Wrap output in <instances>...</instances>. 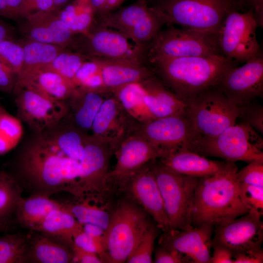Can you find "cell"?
Listing matches in <instances>:
<instances>
[{
  "label": "cell",
  "mask_w": 263,
  "mask_h": 263,
  "mask_svg": "<svg viewBox=\"0 0 263 263\" xmlns=\"http://www.w3.org/2000/svg\"><path fill=\"white\" fill-rule=\"evenodd\" d=\"M22 0H0V15L9 19H19Z\"/></svg>",
  "instance_id": "49"
},
{
  "label": "cell",
  "mask_w": 263,
  "mask_h": 263,
  "mask_svg": "<svg viewBox=\"0 0 263 263\" xmlns=\"http://www.w3.org/2000/svg\"><path fill=\"white\" fill-rule=\"evenodd\" d=\"M89 133L65 118L31 135L15 156L8 170L23 191L51 197L61 192L83 197L86 144Z\"/></svg>",
  "instance_id": "1"
},
{
  "label": "cell",
  "mask_w": 263,
  "mask_h": 263,
  "mask_svg": "<svg viewBox=\"0 0 263 263\" xmlns=\"http://www.w3.org/2000/svg\"><path fill=\"white\" fill-rule=\"evenodd\" d=\"M28 236L19 233L0 236V263H25Z\"/></svg>",
  "instance_id": "35"
},
{
  "label": "cell",
  "mask_w": 263,
  "mask_h": 263,
  "mask_svg": "<svg viewBox=\"0 0 263 263\" xmlns=\"http://www.w3.org/2000/svg\"><path fill=\"white\" fill-rule=\"evenodd\" d=\"M56 13L60 19L75 35L85 34L94 22L91 0H74Z\"/></svg>",
  "instance_id": "31"
},
{
  "label": "cell",
  "mask_w": 263,
  "mask_h": 263,
  "mask_svg": "<svg viewBox=\"0 0 263 263\" xmlns=\"http://www.w3.org/2000/svg\"><path fill=\"white\" fill-rule=\"evenodd\" d=\"M74 245L84 250L101 255L102 244L85 233L83 230L76 232L73 236Z\"/></svg>",
  "instance_id": "46"
},
{
  "label": "cell",
  "mask_w": 263,
  "mask_h": 263,
  "mask_svg": "<svg viewBox=\"0 0 263 263\" xmlns=\"http://www.w3.org/2000/svg\"><path fill=\"white\" fill-rule=\"evenodd\" d=\"M111 94L124 110L137 121L146 122L154 119L145 104L144 91L139 82L122 86L113 90Z\"/></svg>",
  "instance_id": "33"
},
{
  "label": "cell",
  "mask_w": 263,
  "mask_h": 263,
  "mask_svg": "<svg viewBox=\"0 0 263 263\" xmlns=\"http://www.w3.org/2000/svg\"><path fill=\"white\" fill-rule=\"evenodd\" d=\"M237 171L234 162H226L215 173L199 179L191 213L192 226L207 223L214 225L249 211L239 195Z\"/></svg>",
  "instance_id": "2"
},
{
  "label": "cell",
  "mask_w": 263,
  "mask_h": 263,
  "mask_svg": "<svg viewBox=\"0 0 263 263\" xmlns=\"http://www.w3.org/2000/svg\"><path fill=\"white\" fill-rule=\"evenodd\" d=\"M160 229L151 224L142 239L128 258L127 263H153L154 243Z\"/></svg>",
  "instance_id": "39"
},
{
  "label": "cell",
  "mask_w": 263,
  "mask_h": 263,
  "mask_svg": "<svg viewBox=\"0 0 263 263\" xmlns=\"http://www.w3.org/2000/svg\"><path fill=\"white\" fill-rule=\"evenodd\" d=\"M91 57L99 65L103 85L109 94L122 86L139 83L155 75L151 67L139 60Z\"/></svg>",
  "instance_id": "21"
},
{
  "label": "cell",
  "mask_w": 263,
  "mask_h": 263,
  "mask_svg": "<svg viewBox=\"0 0 263 263\" xmlns=\"http://www.w3.org/2000/svg\"><path fill=\"white\" fill-rule=\"evenodd\" d=\"M19 88L32 90L53 100L66 101L76 87L71 80L44 67L19 75L14 90Z\"/></svg>",
  "instance_id": "22"
},
{
  "label": "cell",
  "mask_w": 263,
  "mask_h": 263,
  "mask_svg": "<svg viewBox=\"0 0 263 263\" xmlns=\"http://www.w3.org/2000/svg\"><path fill=\"white\" fill-rule=\"evenodd\" d=\"M138 122L110 94L104 99L94 118L91 134L111 143L115 151L120 142L135 131Z\"/></svg>",
  "instance_id": "19"
},
{
  "label": "cell",
  "mask_w": 263,
  "mask_h": 263,
  "mask_svg": "<svg viewBox=\"0 0 263 263\" xmlns=\"http://www.w3.org/2000/svg\"><path fill=\"white\" fill-rule=\"evenodd\" d=\"M238 188L240 198L246 207L263 212V187L238 182Z\"/></svg>",
  "instance_id": "41"
},
{
  "label": "cell",
  "mask_w": 263,
  "mask_h": 263,
  "mask_svg": "<svg viewBox=\"0 0 263 263\" xmlns=\"http://www.w3.org/2000/svg\"><path fill=\"white\" fill-rule=\"evenodd\" d=\"M82 229V224L63 208L51 211L34 229L49 235L73 248V236Z\"/></svg>",
  "instance_id": "28"
},
{
  "label": "cell",
  "mask_w": 263,
  "mask_h": 263,
  "mask_svg": "<svg viewBox=\"0 0 263 263\" xmlns=\"http://www.w3.org/2000/svg\"><path fill=\"white\" fill-rule=\"evenodd\" d=\"M258 27L252 10L230 12L216 34L221 55L236 63L255 56L261 52L256 35Z\"/></svg>",
  "instance_id": "10"
},
{
  "label": "cell",
  "mask_w": 263,
  "mask_h": 263,
  "mask_svg": "<svg viewBox=\"0 0 263 263\" xmlns=\"http://www.w3.org/2000/svg\"><path fill=\"white\" fill-rule=\"evenodd\" d=\"M114 154L116 162L113 169L110 171L107 179L110 189L112 186L119 187L150 160L163 156L162 153L136 130L120 142Z\"/></svg>",
  "instance_id": "17"
},
{
  "label": "cell",
  "mask_w": 263,
  "mask_h": 263,
  "mask_svg": "<svg viewBox=\"0 0 263 263\" xmlns=\"http://www.w3.org/2000/svg\"><path fill=\"white\" fill-rule=\"evenodd\" d=\"M88 59V56L81 53L72 52L66 49L45 67L72 81L77 70Z\"/></svg>",
  "instance_id": "38"
},
{
  "label": "cell",
  "mask_w": 263,
  "mask_h": 263,
  "mask_svg": "<svg viewBox=\"0 0 263 263\" xmlns=\"http://www.w3.org/2000/svg\"><path fill=\"white\" fill-rule=\"evenodd\" d=\"M159 0H157L158 1H159Z\"/></svg>",
  "instance_id": "60"
},
{
  "label": "cell",
  "mask_w": 263,
  "mask_h": 263,
  "mask_svg": "<svg viewBox=\"0 0 263 263\" xmlns=\"http://www.w3.org/2000/svg\"><path fill=\"white\" fill-rule=\"evenodd\" d=\"M103 200L94 197H85L63 203V208L70 212L80 224H92L106 230L111 214L98 203Z\"/></svg>",
  "instance_id": "30"
},
{
  "label": "cell",
  "mask_w": 263,
  "mask_h": 263,
  "mask_svg": "<svg viewBox=\"0 0 263 263\" xmlns=\"http://www.w3.org/2000/svg\"><path fill=\"white\" fill-rule=\"evenodd\" d=\"M238 117L257 132L263 134V106L252 101L245 105L238 107Z\"/></svg>",
  "instance_id": "42"
},
{
  "label": "cell",
  "mask_w": 263,
  "mask_h": 263,
  "mask_svg": "<svg viewBox=\"0 0 263 263\" xmlns=\"http://www.w3.org/2000/svg\"><path fill=\"white\" fill-rule=\"evenodd\" d=\"M214 86L237 107L262 96L263 56L261 52L244 65L226 71Z\"/></svg>",
  "instance_id": "13"
},
{
  "label": "cell",
  "mask_w": 263,
  "mask_h": 263,
  "mask_svg": "<svg viewBox=\"0 0 263 263\" xmlns=\"http://www.w3.org/2000/svg\"><path fill=\"white\" fill-rule=\"evenodd\" d=\"M149 216L130 199L118 203L105 230L103 250L100 256L103 263L126 262L152 224Z\"/></svg>",
  "instance_id": "4"
},
{
  "label": "cell",
  "mask_w": 263,
  "mask_h": 263,
  "mask_svg": "<svg viewBox=\"0 0 263 263\" xmlns=\"http://www.w3.org/2000/svg\"><path fill=\"white\" fill-rule=\"evenodd\" d=\"M28 236L25 263H70L72 248L42 232L32 231Z\"/></svg>",
  "instance_id": "26"
},
{
  "label": "cell",
  "mask_w": 263,
  "mask_h": 263,
  "mask_svg": "<svg viewBox=\"0 0 263 263\" xmlns=\"http://www.w3.org/2000/svg\"><path fill=\"white\" fill-rule=\"evenodd\" d=\"M118 187L152 218L161 230L171 229L157 183L148 163Z\"/></svg>",
  "instance_id": "16"
},
{
  "label": "cell",
  "mask_w": 263,
  "mask_h": 263,
  "mask_svg": "<svg viewBox=\"0 0 263 263\" xmlns=\"http://www.w3.org/2000/svg\"><path fill=\"white\" fill-rule=\"evenodd\" d=\"M108 94L76 88L66 100L68 112L65 118L78 130L89 133L94 118Z\"/></svg>",
  "instance_id": "25"
},
{
  "label": "cell",
  "mask_w": 263,
  "mask_h": 263,
  "mask_svg": "<svg viewBox=\"0 0 263 263\" xmlns=\"http://www.w3.org/2000/svg\"><path fill=\"white\" fill-rule=\"evenodd\" d=\"M63 203L40 194H30L20 198L14 214L21 227L33 231L51 211L62 208Z\"/></svg>",
  "instance_id": "27"
},
{
  "label": "cell",
  "mask_w": 263,
  "mask_h": 263,
  "mask_svg": "<svg viewBox=\"0 0 263 263\" xmlns=\"http://www.w3.org/2000/svg\"><path fill=\"white\" fill-rule=\"evenodd\" d=\"M23 48L22 70L18 75L44 67L67 48L61 46L24 38L20 40Z\"/></svg>",
  "instance_id": "32"
},
{
  "label": "cell",
  "mask_w": 263,
  "mask_h": 263,
  "mask_svg": "<svg viewBox=\"0 0 263 263\" xmlns=\"http://www.w3.org/2000/svg\"><path fill=\"white\" fill-rule=\"evenodd\" d=\"M221 55L216 34L174 26L161 30L145 47L148 61Z\"/></svg>",
  "instance_id": "8"
},
{
  "label": "cell",
  "mask_w": 263,
  "mask_h": 263,
  "mask_svg": "<svg viewBox=\"0 0 263 263\" xmlns=\"http://www.w3.org/2000/svg\"><path fill=\"white\" fill-rule=\"evenodd\" d=\"M236 0H160L151 7L164 24L217 34Z\"/></svg>",
  "instance_id": "5"
},
{
  "label": "cell",
  "mask_w": 263,
  "mask_h": 263,
  "mask_svg": "<svg viewBox=\"0 0 263 263\" xmlns=\"http://www.w3.org/2000/svg\"><path fill=\"white\" fill-rule=\"evenodd\" d=\"M157 183L171 229L192 227L191 213L195 190L199 178L175 173L158 158L148 162Z\"/></svg>",
  "instance_id": "7"
},
{
  "label": "cell",
  "mask_w": 263,
  "mask_h": 263,
  "mask_svg": "<svg viewBox=\"0 0 263 263\" xmlns=\"http://www.w3.org/2000/svg\"><path fill=\"white\" fill-rule=\"evenodd\" d=\"M185 103L186 114L195 136V149L199 142L215 137L236 124L238 118V107L214 86L189 98Z\"/></svg>",
  "instance_id": "6"
},
{
  "label": "cell",
  "mask_w": 263,
  "mask_h": 263,
  "mask_svg": "<svg viewBox=\"0 0 263 263\" xmlns=\"http://www.w3.org/2000/svg\"><path fill=\"white\" fill-rule=\"evenodd\" d=\"M263 212L249 209L245 214L214 225L212 247L226 248L233 255L261 248L263 242Z\"/></svg>",
  "instance_id": "14"
},
{
  "label": "cell",
  "mask_w": 263,
  "mask_h": 263,
  "mask_svg": "<svg viewBox=\"0 0 263 263\" xmlns=\"http://www.w3.org/2000/svg\"><path fill=\"white\" fill-rule=\"evenodd\" d=\"M55 11L60 10L64 7L69 0H53Z\"/></svg>",
  "instance_id": "56"
},
{
  "label": "cell",
  "mask_w": 263,
  "mask_h": 263,
  "mask_svg": "<svg viewBox=\"0 0 263 263\" xmlns=\"http://www.w3.org/2000/svg\"><path fill=\"white\" fill-rule=\"evenodd\" d=\"M213 254L209 263H234L233 253L228 249L219 246H213Z\"/></svg>",
  "instance_id": "51"
},
{
  "label": "cell",
  "mask_w": 263,
  "mask_h": 263,
  "mask_svg": "<svg viewBox=\"0 0 263 263\" xmlns=\"http://www.w3.org/2000/svg\"><path fill=\"white\" fill-rule=\"evenodd\" d=\"M12 29L0 19V42L4 39L12 38Z\"/></svg>",
  "instance_id": "54"
},
{
  "label": "cell",
  "mask_w": 263,
  "mask_h": 263,
  "mask_svg": "<svg viewBox=\"0 0 263 263\" xmlns=\"http://www.w3.org/2000/svg\"><path fill=\"white\" fill-rule=\"evenodd\" d=\"M18 118L38 132L52 128L67 116L66 101L53 100L32 90L19 88L14 90Z\"/></svg>",
  "instance_id": "15"
},
{
  "label": "cell",
  "mask_w": 263,
  "mask_h": 263,
  "mask_svg": "<svg viewBox=\"0 0 263 263\" xmlns=\"http://www.w3.org/2000/svg\"><path fill=\"white\" fill-rule=\"evenodd\" d=\"M9 220L0 219V233L6 231L10 226Z\"/></svg>",
  "instance_id": "57"
},
{
  "label": "cell",
  "mask_w": 263,
  "mask_h": 263,
  "mask_svg": "<svg viewBox=\"0 0 263 263\" xmlns=\"http://www.w3.org/2000/svg\"><path fill=\"white\" fill-rule=\"evenodd\" d=\"M23 192L8 170H0V219L10 221Z\"/></svg>",
  "instance_id": "34"
},
{
  "label": "cell",
  "mask_w": 263,
  "mask_h": 263,
  "mask_svg": "<svg viewBox=\"0 0 263 263\" xmlns=\"http://www.w3.org/2000/svg\"><path fill=\"white\" fill-rule=\"evenodd\" d=\"M144 101L153 118L184 113L186 104L179 99L156 75L140 82Z\"/></svg>",
  "instance_id": "23"
},
{
  "label": "cell",
  "mask_w": 263,
  "mask_h": 263,
  "mask_svg": "<svg viewBox=\"0 0 263 263\" xmlns=\"http://www.w3.org/2000/svg\"><path fill=\"white\" fill-rule=\"evenodd\" d=\"M75 73L72 81L76 88L109 94L104 88L98 62L91 57Z\"/></svg>",
  "instance_id": "36"
},
{
  "label": "cell",
  "mask_w": 263,
  "mask_h": 263,
  "mask_svg": "<svg viewBox=\"0 0 263 263\" xmlns=\"http://www.w3.org/2000/svg\"><path fill=\"white\" fill-rule=\"evenodd\" d=\"M123 0L124 1V0Z\"/></svg>",
  "instance_id": "61"
},
{
  "label": "cell",
  "mask_w": 263,
  "mask_h": 263,
  "mask_svg": "<svg viewBox=\"0 0 263 263\" xmlns=\"http://www.w3.org/2000/svg\"><path fill=\"white\" fill-rule=\"evenodd\" d=\"M149 62L155 75L184 103L214 86L226 71L237 66L222 55L159 58Z\"/></svg>",
  "instance_id": "3"
},
{
  "label": "cell",
  "mask_w": 263,
  "mask_h": 263,
  "mask_svg": "<svg viewBox=\"0 0 263 263\" xmlns=\"http://www.w3.org/2000/svg\"><path fill=\"white\" fill-rule=\"evenodd\" d=\"M158 159L164 166L175 173L199 178L215 173L226 163L183 150L170 152Z\"/></svg>",
  "instance_id": "24"
},
{
  "label": "cell",
  "mask_w": 263,
  "mask_h": 263,
  "mask_svg": "<svg viewBox=\"0 0 263 263\" xmlns=\"http://www.w3.org/2000/svg\"><path fill=\"white\" fill-rule=\"evenodd\" d=\"M234 263H263L262 248L246 250L233 255Z\"/></svg>",
  "instance_id": "48"
},
{
  "label": "cell",
  "mask_w": 263,
  "mask_h": 263,
  "mask_svg": "<svg viewBox=\"0 0 263 263\" xmlns=\"http://www.w3.org/2000/svg\"><path fill=\"white\" fill-rule=\"evenodd\" d=\"M136 131L162 153V157L177 150L195 151V136L186 111L181 114L139 122Z\"/></svg>",
  "instance_id": "12"
},
{
  "label": "cell",
  "mask_w": 263,
  "mask_h": 263,
  "mask_svg": "<svg viewBox=\"0 0 263 263\" xmlns=\"http://www.w3.org/2000/svg\"><path fill=\"white\" fill-rule=\"evenodd\" d=\"M17 79V75L0 62V92H13Z\"/></svg>",
  "instance_id": "47"
},
{
  "label": "cell",
  "mask_w": 263,
  "mask_h": 263,
  "mask_svg": "<svg viewBox=\"0 0 263 263\" xmlns=\"http://www.w3.org/2000/svg\"><path fill=\"white\" fill-rule=\"evenodd\" d=\"M124 34L98 23L85 34L76 35L72 47L90 57L143 61L145 47L132 44Z\"/></svg>",
  "instance_id": "11"
},
{
  "label": "cell",
  "mask_w": 263,
  "mask_h": 263,
  "mask_svg": "<svg viewBox=\"0 0 263 263\" xmlns=\"http://www.w3.org/2000/svg\"><path fill=\"white\" fill-rule=\"evenodd\" d=\"M214 225L204 223L185 229L163 231L158 244L184 256L189 263H209Z\"/></svg>",
  "instance_id": "18"
},
{
  "label": "cell",
  "mask_w": 263,
  "mask_h": 263,
  "mask_svg": "<svg viewBox=\"0 0 263 263\" xmlns=\"http://www.w3.org/2000/svg\"><path fill=\"white\" fill-rule=\"evenodd\" d=\"M151 12V7L137 1L117 11L98 16L97 23L118 31L127 37L130 32Z\"/></svg>",
  "instance_id": "29"
},
{
  "label": "cell",
  "mask_w": 263,
  "mask_h": 263,
  "mask_svg": "<svg viewBox=\"0 0 263 263\" xmlns=\"http://www.w3.org/2000/svg\"><path fill=\"white\" fill-rule=\"evenodd\" d=\"M153 262L155 263H188L187 259L177 251L159 245L154 248Z\"/></svg>",
  "instance_id": "45"
},
{
  "label": "cell",
  "mask_w": 263,
  "mask_h": 263,
  "mask_svg": "<svg viewBox=\"0 0 263 263\" xmlns=\"http://www.w3.org/2000/svg\"><path fill=\"white\" fill-rule=\"evenodd\" d=\"M23 60V48L20 41H15L11 38L0 42V62L17 76L22 70Z\"/></svg>",
  "instance_id": "40"
},
{
  "label": "cell",
  "mask_w": 263,
  "mask_h": 263,
  "mask_svg": "<svg viewBox=\"0 0 263 263\" xmlns=\"http://www.w3.org/2000/svg\"><path fill=\"white\" fill-rule=\"evenodd\" d=\"M239 183L263 187V162L254 161L248 164L236 173Z\"/></svg>",
  "instance_id": "43"
},
{
  "label": "cell",
  "mask_w": 263,
  "mask_h": 263,
  "mask_svg": "<svg viewBox=\"0 0 263 263\" xmlns=\"http://www.w3.org/2000/svg\"><path fill=\"white\" fill-rule=\"evenodd\" d=\"M6 113H7V112L0 105V117Z\"/></svg>",
  "instance_id": "58"
},
{
  "label": "cell",
  "mask_w": 263,
  "mask_h": 263,
  "mask_svg": "<svg viewBox=\"0 0 263 263\" xmlns=\"http://www.w3.org/2000/svg\"><path fill=\"white\" fill-rule=\"evenodd\" d=\"M82 230L87 235L101 244L103 246L105 230L97 225L89 223L82 224Z\"/></svg>",
  "instance_id": "52"
},
{
  "label": "cell",
  "mask_w": 263,
  "mask_h": 263,
  "mask_svg": "<svg viewBox=\"0 0 263 263\" xmlns=\"http://www.w3.org/2000/svg\"><path fill=\"white\" fill-rule=\"evenodd\" d=\"M107 0H91L95 15L98 16L103 14Z\"/></svg>",
  "instance_id": "55"
},
{
  "label": "cell",
  "mask_w": 263,
  "mask_h": 263,
  "mask_svg": "<svg viewBox=\"0 0 263 263\" xmlns=\"http://www.w3.org/2000/svg\"><path fill=\"white\" fill-rule=\"evenodd\" d=\"M23 134L21 121L8 112L0 117V154L16 147Z\"/></svg>",
  "instance_id": "37"
},
{
  "label": "cell",
  "mask_w": 263,
  "mask_h": 263,
  "mask_svg": "<svg viewBox=\"0 0 263 263\" xmlns=\"http://www.w3.org/2000/svg\"><path fill=\"white\" fill-rule=\"evenodd\" d=\"M250 7L253 12L259 27L263 25V0H243Z\"/></svg>",
  "instance_id": "53"
},
{
  "label": "cell",
  "mask_w": 263,
  "mask_h": 263,
  "mask_svg": "<svg viewBox=\"0 0 263 263\" xmlns=\"http://www.w3.org/2000/svg\"><path fill=\"white\" fill-rule=\"evenodd\" d=\"M195 152L226 162H263V139L249 124L232 125L218 136L197 144Z\"/></svg>",
  "instance_id": "9"
},
{
  "label": "cell",
  "mask_w": 263,
  "mask_h": 263,
  "mask_svg": "<svg viewBox=\"0 0 263 263\" xmlns=\"http://www.w3.org/2000/svg\"><path fill=\"white\" fill-rule=\"evenodd\" d=\"M72 263H102L99 256L93 252L84 250L74 245Z\"/></svg>",
  "instance_id": "50"
},
{
  "label": "cell",
  "mask_w": 263,
  "mask_h": 263,
  "mask_svg": "<svg viewBox=\"0 0 263 263\" xmlns=\"http://www.w3.org/2000/svg\"><path fill=\"white\" fill-rule=\"evenodd\" d=\"M21 30L26 38L65 48L72 46L76 35L60 19L56 11H40L26 18Z\"/></svg>",
  "instance_id": "20"
},
{
  "label": "cell",
  "mask_w": 263,
  "mask_h": 263,
  "mask_svg": "<svg viewBox=\"0 0 263 263\" xmlns=\"http://www.w3.org/2000/svg\"><path fill=\"white\" fill-rule=\"evenodd\" d=\"M55 11L53 0H22L19 12V18H26L38 12Z\"/></svg>",
  "instance_id": "44"
},
{
  "label": "cell",
  "mask_w": 263,
  "mask_h": 263,
  "mask_svg": "<svg viewBox=\"0 0 263 263\" xmlns=\"http://www.w3.org/2000/svg\"><path fill=\"white\" fill-rule=\"evenodd\" d=\"M150 0H137V2H140V3H144V4H147V2L149 1Z\"/></svg>",
  "instance_id": "59"
}]
</instances>
